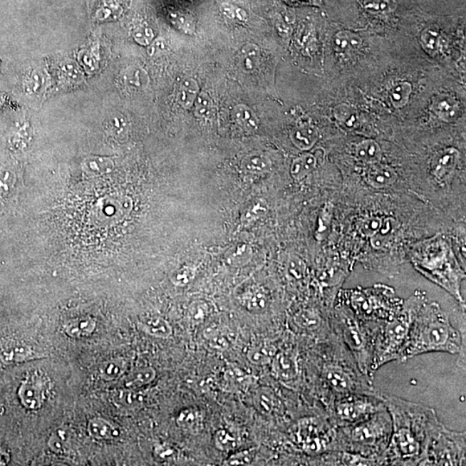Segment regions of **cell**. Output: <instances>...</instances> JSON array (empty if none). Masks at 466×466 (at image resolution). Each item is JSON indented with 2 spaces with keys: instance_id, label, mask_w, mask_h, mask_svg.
<instances>
[{
  "instance_id": "1",
  "label": "cell",
  "mask_w": 466,
  "mask_h": 466,
  "mask_svg": "<svg viewBox=\"0 0 466 466\" xmlns=\"http://www.w3.org/2000/svg\"><path fill=\"white\" fill-rule=\"evenodd\" d=\"M392 420V433L382 465H420L443 424L433 408L381 393Z\"/></svg>"
},
{
  "instance_id": "2",
  "label": "cell",
  "mask_w": 466,
  "mask_h": 466,
  "mask_svg": "<svg viewBox=\"0 0 466 466\" xmlns=\"http://www.w3.org/2000/svg\"><path fill=\"white\" fill-rule=\"evenodd\" d=\"M313 363L317 400L326 414L339 399L376 391L373 378L363 374L355 358L336 334L318 343Z\"/></svg>"
},
{
  "instance_id": "3",
  "label": "cell",
  "mask_w": 466,
  "mask_h": 466,
  "mask_svg": "<svg viewBox=\"0 0 466 466\" xmlns=\"http://www.w3.org/2000/svg\"><path fill=\"white\" fill-rule=\"evenodd\" d=\"M430 353H465V338L437 304L420 306L399 361L405 363L416 356Z\"/></svg>"
},
{
  "instance_id": "4",
  "label": "cell",
  "mask_w": 466,
  "mask_h": 466,
  "mask_svg": "<svg viewBox=\"0 0 466 466\" xmlns=\"http://www.w3.org/2000/svg\"><path fill=\"white\" fill-rule=\"evenodd\" d=\"M337 428L339 451L369 457L382 465L381 456L392 433L391 416L387 408L362 423Z\"/></svg>"
},
{
  "instance_id": "5",
  "label": "cell",
  "mask_w": 466,
  "mask_h": 466,
  "mask_svg": "<svg viewBox=\"0 0 466 466\" xmlns=\"http://www.w3.org/2000/svg\"><path fill=\"white\" fill-rule=\"evenodd\" d=\"M331 319L334 333L353 354L359 369L368 377L373 378L372 362L375 341L382 322L363 321L346 310Z\"/></svg>"
},
{
  "instance_id": "6",
  "label": "cell",
  "mask_w": 466,
  "mask_h": 466,
  "mask_svg": "<svg viewBox=\"0 0 466 466\" xmlns=\"http://www.w3.org/2000/svg\"><path fill=\"white\" fill-rule=\"evenodd\" d=\"M420 300V298L412 300L395 316L380 325L372 362L373 374L386 363L399 361L402 358L410 337L413 321L422 306L418 305Z\"/></svg>"
},
{
  "instance_id": "7",
  "label": "cell",
  "mask_w": 466,
  "mask_h": 466,
  "mask_svg": "<svg viewBox=\"0 0 466 466\" xmlns=\"http://www.w3.org/2000/svg\"><path fill=\"white\" fill-rule=\"evenodd\" d=\"M292 439L305 455L320 459L321 463L329 452L339 451L338 428L326 414H316L298 420Z\"/></svg>"
},
{
  "instance_id": "8",
  "label": "cell",
  "mask_w": 466,
  "mask_h": 466,
  "mask_svg": "<svg viewBox=\"0 0 466 466\" xmlns=\"http://www.w3.org/2000/svg\"><path fill=\"white\" fill-rule=\"evenodd\" d=\"M386 408L381 393L356 394L335 402L326 415L337 428L348 427L369 419Z\"/></svg>"
},
{
  "instance_id": "9",
  "label": "cell",
  "mask_w": 466,
  "mask_h": 466,
  "mask_svg": "<svg viewBox=\"0 0 466 466\" xmlns=\"http://www.w3.org/2000/svg\"><path fill=\"white\" fill-rule=\"evenodd\" d=\"M415 267L433 283L452 294L460 304L465 301L461 294L464 273L452 256L423 257L416 261Z\"/></svg>"
},
{
  "instance_id": "10",
  "label": "cell",
  "mask_w": 466,
  "mask_h": 466,
  "mask_svg": "<svg viewBox=\"0 0 466 466\" xmlns=\"http://www.w3.org/2000/svg\"><path fill=\"white\" fill-rule=\"evenodd\" d=\"M465 463V433L443 425L429 445L420 465H462Z\"/></svg>"
},
{
  "instance_id": "11",
  "label": "cell",
  "mask_w": 466,
  "mask_h": 466,
  "mask_svg": "<svg viewBox=\"0 0 466 466\" xmlns=\"http://www.w3.org/2000/svg\"><path fill=\"white\" fill-rule=\"evenodd\" d=\"M292 322L298 333L314 338L318 343L328 341L333 333L332 319L316 308H306L294 314Z\"/></svg>"
},
{
  "instance_id": "12",
  "label": "cell",
  "mask_w": 466,
  "mask_h": 466,
  "mask_svg": "<svg viewBox=\"0 0 466 466\" xmlns=\"http://www.w3.org/2000/svg\"><path fill=\"white\" fill-rule=\"evenodd\" d=\"M272 373L278 381L296 388L301 381L299 353L293 348L277 350L271 363Z\"/></svg>"
},
{
  "instance_id": "13",
  "label": "cell",
  "mask_w": 466,
  "mask_h": 466,
  "mask_svg": "<svg viewBox=\"0 0 466 466\" xmlns=\"http://www.w3.org/2000/svg\"><path fill=\"white\" fill-rule=\"evenodd\" d=\"M47 384L40 375L33 374L24 380L18 391L22 405L30 410H39L46 400Z\"/></svg>"
},
{
  "instance_id": "14",
  "label": "cell",
  "mask_w": 466,
  "mask_h": 466,
  "mask_svg": "<svg viewBox=\"0 0 466 466\" xmlns=\"http://www.w3.org/2000/svg\"><path fill=\"white\" fill-rule=\"evenodd\" d=\"M256 410L260 414L272 418L284 416L285 405L276 392L269 387H261L253 398Z\"/></svg>"
},
{
  "instance_id": "15",
  "label": "cell",
  "mask_w": 466,
  "mask_h": 466,
  "mask_svg": "<svg viewBox=\"0 0 466 466\" xmlns=\"http://www.w3.org/2000/svg\"><path fill=\"white\" fill-rule=\"evenodd\" d=\"M460 154L455 148L439 151L433 157L431 170L433 177L440 182H444L455 172Z\"/></svg>"
},
{
  "instance_id": "16",
  "label": "cell",
  "mask_w": 466,
  "mask_h": 466,
  "mask_svg": "<svg viewBox=\"0 0 466 466\" xmlns=\"http://www.w3.org/2000/svg\"><path fill=\"white\" fill-rule=\"evenodd\" d=\"M398 175L391 167L378 162L367 170L366 181L368 185L376 190L388 189L398 181Z\"/></svg>"
},
{
  "instance_id": "17",
  "label": "cell",
  "mask_w": 466,
  "mask_h": 466,
  "mask_svg": "<svg viewBox=\"0 0 466 466\" xmlns=\"http://www.w3.org/2000/svg\"><path fill=\"white\" fill-rule=\"evenodd\" d=\"M242 304L249 312L263 314L266 312L271 305V299L266 290L259 286H252L239 296Z\"/></svg>"
},
{
  "instance_id": "18",
  "label": "cell",
  "mask_w": 466,
  "mask_h": 466,
  "mask_svg": "<svg viewBox=\"0 0 466 466\" xmlns=\"http://www.w3.org/2000/svg\"><path fill=\"white\" fill-rule=\"evenodd\" d=\"M290 139L294 146L301 150L312 149L319 139V133L309 123H301L290 133Z\"/></svg>"
},
{
  "instance_id": "19",
  "label": "cell",
  "mask_w": 466,
  "mask_h": 466,
  "mask_svg": "<svg viewBox=\"0 0 466 466\" xmlns=\"http://www.w3.org/2000/svg\"><path fill=\"white\" fill-rule=\"evenodd\" d=\"M431 108L435 115L445 122H455L460 115L459 103L448 95L435 97L432 102Z\"/></svg>"
},
{
  "instance_id": "20",
  "label": "cell",
  "mask_w": 466,
  "mask_h": 466,
  "mask_svg": "<svg viewBox=\"0 0 466 466\" xmlns=\"http://www.w3.org/2000/svg\"><path fill=\"white\" fill-rule=\"evenodd\" d=\"M46 357L44 354H40L32 347L24 344H16L6 347L1 353L2 361L6 365L11 363H20L34 359Z\"/></svg>"
},
{
  "instance_id": "21",
  "label": "cell",
  "mask_w": 466,
  "mask_h": 466,
  "mask_svg": "<svg viewBox=\"0 0 466 466\" xmlns=\"http://www.w3.org/2000/svg\"><path fill=\"white\" fill-rule=\"evenodd\" d=\"M139 328L150 336L159 338H167L172 335L173 329L165 319L158 316H148L140 319Z\"/></svg>"
},
{
  "instance_id": "22",
  "label": "cell",
  "mask_w": 466,
  "mask_h": 466,
  "mask_svg": "<svg viewBox=\"0 0 466 466\" xmlns=\"http://www.w3.org/2000/svg\"><path fill=\"white\" fill-rule=\"evenodd\" d=\"M97 322L92 317L77 318L64 326V332L73 338H85L91 336L96 329Z\"/></svg>"
},
{
  "instance_id": "23",
  "label": "cell",
  "mask_w": 466,
  "mask_h": 466,
  "mask_svg": "<svg viewBox=\"0 0 466 466\" xmlns=\"http://www.w3.org/2000/svg\"><path fill=\"white\" fill-rule=\"evenodd\" d=\"M88 432L93 440L98 441L111 440L118 436V429L101 417H95L89 420Z\"/></svg>"
},
{
  "instance_id": "24",
  "label": "cell",
  "mask_w": 466,
  "mask_h": 466,
  "mask_svg": "<svg viewBox=\"0 0 466 466\" xmlns=\"http://www.w3.org/2000/svg\"><path fill=\"white\" fill-rule=\"evenodd\" d=\"M318 159L313 153H305L294 159L290 167L291 177L297 182L302 181L316 169Z\"/></svg>"
},
{
  "instance_id": "25",
  "label": "cell",
  "mask_w": 466,
  "mask_h": 466,
  "mask_svg": "<svg viewBox=\"0 0 466 466\" xmlns=\"http://www.w3.org/2000/svg\"><path fill=\"white\" fill-rule=\"evenodd\" d=\"M355 155L359 161L366 165H375L381 162V147L373 139H366L356 146Z\"/></svg>"
},
{
  "instance_id": "26",
  "label": "cell",
  "mask_w": 466,
  "mask_h": 466,
  "mask_svg": "<svg viewBox=\"0 0 466 466\" xmlns=\"http://www.w3.org/2000/svg\"><path fill=\"white\" fill-rule=\"evenodd\" d=\"M178 426L187 432L198 433L204 426V415L198 408H190L182 410L177 416Z\"/></svg>"
},
{
  "instance_id": "27",
  "label": "cell",
  "mask_w": 466,
  "mask_h": 466,
  "mask_svg": "<svg viewBox=\"0 0 466 466\" xmlns=\"http://www.w3.org/2000/svg\"><path fill=\"white\" fill-rule=\"evenodd\" d=\"M277 347L269 342H262L252 346L247 351V358L257 366L271 365Z\"/></svg>"
},
{
  "instance_id": "28",
  "label": "cell",
  "mask_w": 466,
  "mask_h": 466,
  "mask_svg": "<svg viewBox=\"0 0 466 466\" xmlns=\"http://www.w3.org/2000/svg\"><path fill=\"white\" fill-rule=\"evenodd\" d=\"M271 159L261 153L248 155L241 162V167L244 172L251 175L268 173L271 169Z\"/></svg>"
},
{
  "instance_id": "29",
  "label": "cell",
  "mask_w": 466,
  "mask_h": 466,
  "mask_svg": "<svg viewBox=\"0 0 466 466\" xmlns=\"http://www.w3.org/2000/svg\"><path fill=\"white\" fill-rule=\"evenodd\" d=\"M232 118L236 125L245 132L253 133L259 128L255 114L247 106L237 105L232 111Z\"/></svg>"
},
{
  "instance_id": "30",
  "label": "cell",
  "mask_w": 466,
  "mask_h": 466,
  "mask_svg": "<svg viewBox=\"0 0 466 466\" xmlns=\"http://www.w3.org/2000/svg\"><path fill=\"white\" fill-rule=\"evenodd\" d=\"M155 377H157V371L154 368L150 366L138 368L126 378L125 388L138 390L153 382Z\"/></svg>"
},
{
  "instance_id": "31",
  "label": "cell",
  "mask_w": 466,
  "mask_h": 466,
  "mask_svg": "<svg viewBox=\"0 0 466 466\" xmlns=\"http://www.w3.org/2000/svg\"><path fill=\"white\" fill-rule=\"evenodd\" d=\"M123 83L130 91H141L148 87L149 76L140 68H129L123 76Z\"/></svg>"
},
{
  "instance_id": "32",
  "label": "cell",
  "mask_w": 466,
  "mask_h": 466,
  "mask_svg": "<svg viewBox=\"0 0 466 466\" xmlns=\"http://www.w3.org/2000/svg\"><path fill=\"white\" fill-rule=\"evenodd\" d=\"M334 116L338 124L347 130H353L358 128L361 118L353 108L348 105H339L334 109Z\"/></svg>"
},
{
  "instance_id": "33",
  "label": "cell",
  "mask_w": 466,
  "mask_h": 466,
  "mask_svg": "<svg viewBox=\"0 0 466 466\" xmlns=\"http://www.w3.org/2000/svg\"><path fill=\"white\" fill-rule=\"evenodd\" d=\"M128 370V363L124 359L115 358L106 361L100 366V377L105 381L120 379Z\"/></svg>"
},
{
  "instance_id": "34",
  "label": "cell",
  "mask_w": 466,
  "mask_h": 466,
  "mask_svg": "<svg viewBox=\"0 0 466 466\" xmlns=\"http://www.w3.org/2000/svg\"><path fill=\"white\" fill-rule=\"evenodd\" d=\"M199 95V86L194 79L182 81L178 92V102L184 109H190Z\"/></svg>"
},
{
  "instance_id": "35",
  "label": "cell",
  "mask_w": 466,
  "mask_h": 466,
  "mask_svg": "<svg viewBox=\"0 0 466 466\" xmlns=\"http://www.w3.org/2000/svg\"><path fill=\"white\" fill-rule=\"evenodd\" d=\"M333 43L335 50L341 54H345L358 50L361 47V39L351 32L342 31L335 36Z\"/></svg>"
},
{
  "instance_id": "36",
  "label": "cell",
  "mask_w": 466,
  "mask_h": 466,
  "mask_svg": "<svg viewBox=\"0 0 466 466\" xmlns=\"http://www.w3.org/2000/svg\"><path fill=\"white\" fill-rule=\"evenodd\" d=\"M252 257V248L247 244H239L227 252L226 262L232 266H242L251 260Z\"/></svg>"
},
{
  "instance_id": "37",
  "label": "cell",
  "mask_w": 466,
  "mask_h": 466,
  "mask_svg": "<svg viewBox=\"0 0 466 466\" xmlns=\"http://www.w3.org/2000/svg\"><path fill=\"white\" fill-rule=\"evenodd\" d=\"M412 93V86L403 81L393 86L391 88L388 97L391 104L395 108H402L408 104Z\"/></svg>"
},
{
  "instance_id": "38",
  "label": "cell",
  "mask_w": 466,
  "mask_h": 466,
  "mask_svg": "<svg viewBox=\"0 0 466 466\" xmlns=\"http://www.w3.org/2000/svg\"><path fill=\"white\" fill-rule=\"evenodd\" d=\"M205 337L209 345L216 350L224 351L231 344V338L226 329L211 328L205 331Z\"/></svg>"
},
{
  "instance_id": "39",
  "label": "cell",
  "mask_w": 466,
  "mask_h": 466,
  "mask_svg": "<svg viewBox=\"0 0 466 466\" xmlns=\"http://www.w3.org/2000/svg\"><path fill=\"white\" fill-rule=\"evenodd\" d=\"M394 222L393 219H383L381 228L371 238L372 247L375 249H382L385 247L394 231Z\"/></svg>"
},
{
  "instance_id": "40",
  "label": "cell",
  "mask_w": 466,
  "mask_h": 466,
  "mask_svg": "<svg viewBox=\"0 0 466 466\" xmlns=\"http://www.w3.org/2000/svg\"><path fill=\"white\" fill-rule=\"evenodd\" d=\"M48 447L57 455H66L71 450L68 435L66 431L58 429L51 436L48 441Z\"/></svg>"
},
{
  "instance_id": "41",
  "label": "cell",
  "mask_w": 466,
  "mask_h": 466,
  "mask_svg": "<svg viewBox=\"0 0 466 466\" xmlns=\"http://www.w3.org/2000/svg\"><path fill=\"white\" fill-rule=\"evenodd\" d=\"M142 398L136 390L126 388L125 390L118 391L114 395V402L125 408H136L142 403Z\"/></svg>"
},
{
  "instance_id": "42",
  "label": "cell",
  "mask_w": 466,
  "mask_h": 466,
  "mask_svg": "<svg viewBox=\"0 0 466 466\" xmlns=\"http://www.w3.org/2000/svg\"><path fill=\"white\" fill-rule=\"evenodd\" d=\"M16 181V175L11 167L4 166L0 169V200L10 194Z\"/></svg>"
},
{
  "instance_id": "43",
  "label": "cell",
  "mask_w": 466,
  "mask_h": 466,
  "mask_svg": "<svg viewBox=\"0 0 466 466\" xmlns=\"http://www.w3.org/2000/svg\"><path fill=\"white\" fill-rule=\"evenodd\" d=\"M224 379L231 387L240 388L249 386L252 381L250 376L245 374L241 370L236 369V368H231V369L227 371L226 374H224Z\"/></svg>"
},
{
  "instance_id": "44",
  "label": "cell",
  "mask_w": 466,
  "mask_h": 466,
  "mask_svg": "<svg viewBox=\"0 0 466 466\" xmlns=\"http://www.w3.org/2000/svg\"><path fill=\"white\" fill-rule=\"evenodd\" d=\"M217 448L224 452H230L238 447V440L227 430H219L214 437Z\"/></svg>"
},
{
  "instance_id": "45",
  "label": "cell",
  "mask_w": 466,
  "mask_h": 466,
  "mask_svg": "<svg viewBox=\"0 0 466 466\" xmlns=\"http://www.w3.org/2000/svg\"><path fill=\"white\" fill-rule=\"evenodd\" d=\"M259 51L255 44H247L241 50L242 67L244 71H252L255 69Z\"/></svg>"
},
{
  "instance_id": "46",
  "label": "cell",
  "mask_w": 466,
  "mask_h": 466,
  "mask_svg": "<svg viewBox=\"0 0 466 466\" xmlns=\"http://www.w3.org/2000/svg\"><path fill=\"white\" fill-rule=\"evenodd\" d=\"M420 42L423 46L430 54H435L440 50V36L438 31L428 29L424 31L422 36H420Z\"/></svg>"
},
{
  "instance_id": "47",
  "label": "cell",
  "mask_w": 466,
  "mask_h": 466,
  "mask_svg": "<svg viewBox=\"0 0 466 466\" xmlns=\"http://www.w3.org/2000/svg\"><path fill=\"white\" fill-rule=\"evenodd\" d=\"M287 271L293 279L300 281L306 276V266L304 261L298 256H290L288 260Z\"/></svg>"
},
{
  "instance_id": "48",
  "label": "cell",
  "mask_w": 466,
  "mask_h": 466,
  "mask_svg": "<svg viewBox=\"0 0 466 466\" xmlns=\"http://www.w3.org/2000/svg\"><path fill=\"white\" fill-rule=\"evenodd\" d=\"M109 130L118 138L128 136L129 132V124L126 118L121 114H116L109 118L108 122Z\"/></svg>"
},
{
  "instance_id": "49",
  "label": "cell",
  "mask_w": 466,
  "mask_h": 466,
  "mask_svg": "<svg viewBox=\"0 0 466 466\" xmlns=\"http://www.w3.org/2000/svg\"><path fill=\"white\" fill-rule=\"evenodd\" d=\"M195 113L199 118H207L211 115L214 104L207 93H199L195 102Z\"/></svg>"
},
{
  "instance_id": "50",
  "label": "cell",
  "mask_w": 466,
  "mask_h": 466,
  "mask_svg": "<svg viewBox=\"0 0 466 466\" xmlns=\"http://www.w3.org/2000/svg\"><path fill=\"white\" fill-rule=\"evenodd\" d=\"M196 269L192 266H184L175 271L171 276V281L178 287H183L194 280Z\"/></svg>"
},
{
  "instance_id": "51",
  "label": "cell",
  "mask_w": 466,
  "mask_h": 466,
  "mask_svg": "<svg viewBox=\"0 0 466 466\" xmlns=\"http://www.w3.org/2000/svg\"><path fill=\"white\" fill-rule=\"evenodd\" d=\"M257 457V451L254 449L247 450V451L239 452L232 455L229 459L224 461L227 465H252Z\"/></svg>"
},
{
  "instance_id": "52",
  "label": "cell",
  "mask_w": 466,
  "mask_h": 466,
  "mask_svg": "<svg viewBox=\"0 0 466 466\" xmlns=\"http://www.w3.org/2000/svg\"><path fill=\"white\" fill-rule=\"evenodd\" d=\"M189 311L192 320L200 322L208 316L211 312V308L205 301H195L191 304Z\"/></svg>"
},
{
  "instance_id": "53",
  "label": "cell",
  "mask_w": 466,
  "mask_h": 466,
  "mask_svg": "<svg viewBox=\"0 0 466 466\" xmlns=\"http://www.w3.org/2000/svg\"><path fill=\"white\" fill-rule=\"evenodd\" d=\"M383 224V219L379 217H371L366 220H363L361 224V231L363 235L369 237L371 239L376 233L379 231Z\"/></svg>"
},
{
  "instance_id": "54",
  "label": "cell",
  "mask_w": 466,
  "mask_h": 466,
  "mask_svg": "<svg viewBox=\"0 0 466 466\" xmlns=\"http://www.w3.org/2000/svg\"><path fill=\"white\" fill-rule=\"evenodd\" d=\"M154 34L150 28H139L134 33V38L139 44L149 45L153 40Z\"/></svg>"
},
{
  "instance_id": "55",
  "label": "cell",
  "mask_w": 466,
  "mask_h": 466,
  "mask_svg": "<svg viewBox=\"0 0 466 466\" xmlns=\"http://www.w3.org/2000/svg\"><path fill=\"white\" fill-rule=\"evenodd\" d=\"M42 80V76H41L38 72H34L32 73L30 78H29L26 84L29 91L32 93H36L39 91L41 86H42L43 83Z\"/></svg>"
},
{
  "instance_id": "56",
  "label": "cell",
  "mask_w": 466,
  "mask_h": 466,
  "mask_svg": "<svg viewBox=\"0 0 466 466\" xmlns=\"http://www.w3.org/2000/svg\"><path fill=\"white\" fill-rule=\"evenodd\" d=\"M85 165L86 169L93 171H101L108 167L109 161L102 158L91 159V160L86 162Z\"/></svg>"
},
{
  "instance_id": "57",
  "label": "cell",
  "mask_w": 466,
  "mask_h": 466,
  "mask_svg": "<svg viewBox=\"0 0 466 466\" xmlns=\"http://www.w3.org/2000/svg\"><path fill=\"white\" fill-rule=\"evenodd\" d=\"M157 455L162 457V460H174L177 457V452L172 447H167V445H162L157 450Z\"/></svg>"
},
{
  "instance_id": "58",
  "label": "cell",
  "mask_w": 466,
  "mask_h": 466,
  "mask_svg": "<svg viewBox=\"0 0 466 466\" xmlns=\"http://www.w3.org/2000/svg\"><path fill=\"white\" fill-rule=\"evenodd\" d=\"M286 4L289 6H320L322 0H283Z\"/></svg>"
},
{
  "instance_id": "59",
  "label": "cell",
  "mask_w": 466,
  "mask_h": 466,
  "mask_svg": "<svg viewBox=\"0 0 466 466\" xmlns=\"http://www.w3.org/2000/svg\"><path fill=\"white\" fill-rule=\"evenodd\" d=\"M165 48H166V43L165 42V40L158 39L155 41V42L152 45H150L148 50L149 54L150 56L158 55L159 53H162L165 51Z\"/></svg>"
},
{
  "instance_id": "60",
  "label": "cell",
  "mask_w": 466,
  "mask_h": 466,
  "mask_svg": "<svg viewBox=\"0 0 466 466\" xmlns=\"http://www.w3.org/2000/svg\"><path fill=\"white\" fill-rule=\"evenodd\" d=\"M10 461V455L5 450L0 447V465H6Z\"/></svg>"
}]
</instances>
